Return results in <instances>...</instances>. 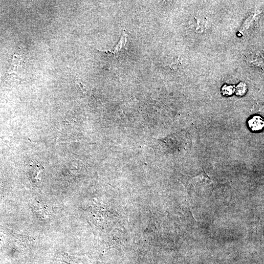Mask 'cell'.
Masks as SVG:
<instances>
[{
    "instance_id": "7a4b0ae2",
    "label": "cell",
    "mask_w": 264,
    "mask_h": 264,
    "mask_svg": "<svg viewBox=\"0 0 264 264\" xmlns=\"http://www.w3.org/2000/svg\"><path fill=\"white\" fill-rule=\"evenodd\" d=\"M248 90L247 84L242 81L240 82L236 86H235V94L239 97L244 96Z\"/></svg>"
},
{
    "instance_id": "277c9868",
    "label": "cell",
    "mask_w": 264,
    "mask_h": 264,
    "mask_svg": "<svg viewBox=\"0 0 264 264\" xmlns=\"http://www.w3.org/2000/svg\"><path fill=\"white\" fill-rule=\"evenodd\" d=\"M127 42V38L126 34L123 33L121 39L118 44H116L113 50L111 51V53L116 54L121 49L124 48L125 44Z\"/></svg>"
},
{
    "instance_id": "3957f363",
    "label": "cell",
    "mask_w": 264,
    "mask_h": 264,
    "mask_svg": "<svg viewBox=\"0 0 264 264\" xmlns=\"http://www.w3.org/2000/svg\"><path fill=\"white\" fill-rule=\"evenodd\" d=\"M234 85L225 84L220 89L221 94L224 96H230L235 93Z\"/></svg>"
},
{
    "instance_id": "6da1fadb",
    "label": "cell",
    "mask_w": 264,
    "mask_h": 264,
    "mask_svg": "<svg viewBox=\"0 0 264 264\" xmlns=\"http://www.w3.org/2000/svg\"><path fill=\"white\" fill-rule=\"evenodd\" d=\"M247 126L251 132H260L264 126V119L260 115H253L248 119Z\"/></svg>"
}]
</instances>
